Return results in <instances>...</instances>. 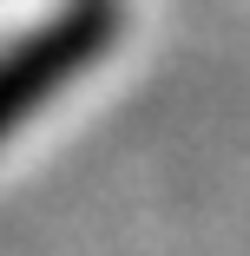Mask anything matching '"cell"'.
Listing matches in <instances>:
<instances>
[{
	"mask_svg": "<svg viewBox=\"0 0 250 256\" xmlns=\"http://www.w3.org/2000/svg\"><path fill=\"white\" fill-rule=\"evenodd\" d=\"M112 46V7H73L66 20H53V26H40V33H27L20 46H7L0 53V138H7L33 106H46L86 60H99Z\"/></svg>",
	"mask_w": 250,
	"mask_h": 256,
	"instance_id": "6da1fadb",
	"label": "cell"
}]
</instances>
